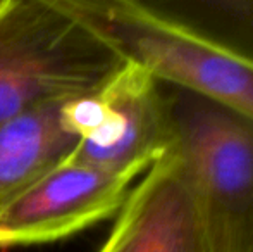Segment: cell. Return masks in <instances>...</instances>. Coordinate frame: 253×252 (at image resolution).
<instances>
[{"instance_id": "obj_1", "label": "cell", "mask_w": 253, "mask_h": 252, "mask_svg": "<svg viewBox=\"0 0 253 252\" xmlns=\"http://www.w3.org/2000/svg\"><path fill=\"white\" fill-rule=\"evenodd\" d=\"M159 81L169 119L166 154L190 178L210 251L253 252V116Z\"/></svg>"}, {"instance_id": "obj_2", "label": "cell", "mask_w": 253, "mask_h": 252, "mask_svg": "<svg viewBox=\"0 0 253 252\" xmlns=\"http://www.w3.org/2000/svg\"><path fill=\"white\" fill-rule=\"evenodd\" d=\"M124 61L42 0L0 12V126L53 101L98 92Z\"/></svg>"}, {"instance_id": "obj_3", "label": "cell", "mask_w": 253, "mask_h": 252, "mask_svg": "<svg viewBox=\"0 0 253 252\" xmlns=\"http://www.w3.org/2000/svg\"><path fill=\"white\" fill-rule=\"evenodd\" d=\"M157 80L253 116V66L167 30L121 0H42Z\"/></svg>"}, {"instance_id": "obj_4", "label": "cell", "mask_w": 253, "mask_h": 252, "mask_svg": "<svg viewBox=\"0 0 253 252\" xmlns=\"http://www.w3.org/2000/svg\"><path fill=\"white\" fill-rule=\"evenodd\" d=\"M133 180L64 159L0 205V249L59 242L112 218Z\"/></svg>"}, {"instance_id": "obj_5", "label": "cell", "mask_w": 253, "mask_h": 252, "mask_svg": "<svg viewBox=\"0 0 253 252\" xmlns=\"http://www.w3.org/2000/svg\"><path fill=\"white\" fill-rule=\"evenodd\" d=\"M98 126L69 154L71 161L140 176L169 149V119L160 81L136 64L124 66L98 90Z\"/></svg>"}, {"instance_id": "obj_6", "label": "cell", "mask_w": 253, "mask_h": 252, "mask_svg": "<svg viewBox=\"0 0 253 252\" xmlns=\"http://www.w3.org/2000/svg\"><path fill=\"white\" fill-rule=\"evenodd\" d=\"M97 252H212L183 164L166 154L129 190Z\"/></svg>"}, {"instance_id": "obj_7", "label": "cell", "mask_w": 253, "mask_h": 252, "mask_svg": "<svg viewBox=\"0 0 253 252\" xmlns=\"http://www.w3.org/2000/svg\"><path fill=\"white\" fill-rule=\"evenodd\" d=\"M66 101L42 104L0 126V205L69 157L78 145L80 137L64 114Z\"/></svg>"}, {"instance_id": "obj_8", "label": "cell", "mask_w": 253, "mask_h": 252, "mask_svg": "<svg viewBox=\"0 0 253 252\" xmlns=\"http://www.w3.org/2000/svg\"><path fill=\"white\" fill-rule=\"evenodd\" d=\"M167 30L253 66V0H121Z\"/></svg>"}, {"instance_id": "obj_9", "label": "cell", "mask_w": 253, "mask_h": 252, "mask_svg": "<svg viewBox=\"0 0 253 252\" xmlns=\"http://www.w3.org/2000/svg\"><path fill=\"white\" fill-rule=\"evenodd\" d=\"M7 3H9V0H0V12H2V10L5 9Z\"/></svg>"}]
</instances>
